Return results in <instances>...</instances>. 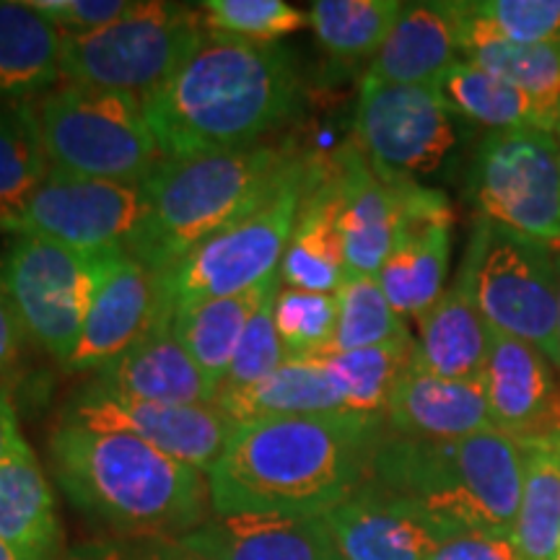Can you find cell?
<instances>
[{
    "mask_svg": "<svg viewBox=\"0 0 560 560\" xmlns=\"http://www.w3.org/2000/svg\"><path fill=\"white\" fill-rule=\"evenodd\" d=\"M387 433L384 416L359 412L240 423L208 472L210 509L215 516L319 520L366 486Z\"/></svg>",
    "mask_w": 560,
    "mask_h": 560,
    "instance_id": "6da1fadb",
    "label": "cell"
},
{
    "mask_svg": "<svg viewBox=\"0 0 560 560\" xmlns=\"http://www.w3.org/2000/svg\"><path fill=\"white\" fill-rule=\"evenodd\" d=\"M299 104L289 50L208 34L143 112L164 159H195L262 143Z\"/></svg>",
    "mask_w": 560,
    "mask_h": 560,
    "instance_id": "7a4b0ae2",
    "label": "cell"
},
{
    "mask_svg": "<svg viewBox=\"0 0 560 560\" xmlns=\"http://www.w3.org/2000/svg\"><path fill=\"white\" fill-rule=\"evenodd\" d=\"M50 454L68 499L130 540L179 537L210 520L208 475L128 433L62 420Z\"/></svg>",
    "mask_w": 560,
    "mask_h": 560,
    "instance_id": "3957f363",
    "label": "cell"
},
{
    "mask_svg": "<svg viewBox=\"0 0 560 560\" xmlns=\"http://www.w3.org/2000/svg\"><path fill=\"white\" fill-rule=\"evenodd\" d=\"M369 482L412 503L446 537L462 532L514 537L524 488V441L499 429L457 441L387 433Z\"/></svg>",
    "mask_w": 560,
    "mask_h": 560,
    "instance_id": "277c9868",
    "label": "cell"
},
{
    "mask_svg": "<svg viewBox=\"0 0 560 560\" xmlns=\"http://www.w3.org/2000/svg\"><path fill=\"white\" fill-rule=\"evenodd\" d=\"M293 143H270L195 159H164L143 182L145 219L128 255L164 272L215 231L260 206L296 156Z\"/></svg>",
    "mask_w": 560,
    "mask_h": 560,
    "instance_id": "5b68a950",
    "label": "cell"
},
{
    "mask_svg": "<svg viewBox=\"0 0 560 560\" xmlns=\"http://www.w3.org/2000/svg\"><path fill=\"white\" fill-rule=\"evenodd\" d=\"M34 115L52 170L143 185L164 161L143 102L120 91L60 83L34 102Z\"/></svg>",
    "mask_w": 560,
    "mask_h": 560,
    "instance_id": "8992f818",
    "label": "cell"
},
{
    "mask_svg": "<svg viewBox=\"0 0 560 560\" xmlns=\"http://www.w3.org/2000/svg\"><path fill=\"white\" fill-rule=\"evenodd\" d=\"M312 170V153L299 151L260 206L215 231L170 270L159 272L172 310L206 299L236 296L278 276Z\"/></svg>",
    "mask_w": 560,
    "mask_h": 560,
    "instance_id": "52a82bcc",
    "label": "cell"
},
{
    "mask_svg": "<svg viewBox=\"0 0 560 560\" xmlns=\"http://www.w3.org/2000/svg\"><path fill=\"white\" fill-rule=\"evenodd\" d=\"M208 30L200 5L138 0L128 16L62 37V83L120 91L145 102L192 58Z\"/></svg>",
    "mask_w": 560,
    "mask_h": 560,
    "instance_id": "ba28073f",
    "label": "cell"
},
{
    "mask_svg": "<svg viewBox=\"0 0 560 560\" xmlns=\"http://www.w3.org/2000/svg\"><path fill=\"white\" fill-rule=\"evenodd\" d=\"M117 255L122 252L91 255L34 234H16L0 260V278L21 330L62 366L81 338L91 301Z\"/></svg>",
    "mask_w": 560,
    "mask_h": 560,
    "instance_id": "9c48e42d",
    "label": "cell"
},
{
    "mask_svg": "<svg viewBox=\"0 0 560 560\" xmlns=\"http://www.w3.org/2000/svg\"><path fill=\"white\" fill-rule=\"evenodd\" d=\"M467 138V122L436 86H405L363 75L353 140L387 179L429 182L446 172Z\"/></svg>",
    "mask_w": 560,
    "mask_h": 560,
    "instance_id": "30bf717a",
    "label": "cell"
},
{
    "mask_svg": "<svg viewBox=\"0 0 560 560\" xmlns=\"http://www.w3.org/2000/svg\"><path fill=\"white\" fill-rule=\"evenodd\" d=\"M470 187L480 219L560 260V145L550 130L488 132L475 149Z\"/></svg>",
    "mask_w": 560,
    "mask_h": 560,
    "instance_id": "8fae6325",
    "label": "cell"
},
{
    "mask_svg": "<svg viewBox=\"0 0 560 560\" xmlns=\"http://www.w3.org/2000/svg\"><path fill=\"white\" fill-rule=\"evenodd\" d=\"M482 221L475 296L488 327L542 350L558 366V265L550 249Z\"/></svg>",
    "mask_w": 560,
    "mask_h": 560,
    "instance_id": "7c38bea8",
    "label": "cell"
},
{
    "mask_svg": "<svg viewBox=\"0 0 560 560\" xmlns=\"http://www.w3.org/2000/svg\"><path fill=\"white\" fill-rule=\"evenodd\" d=\"M143 185L86 179L60 170L47 172L26 210L21 234L104 255L128 252L145 219Z\"/></svg>",
    "mask_w": 560,
    "mask_h": 560,
    "instance_id": "4fadbf2b",
    "label": "cell"
},
{
    "mask_svg": "<svg viewBox=\"0 0 560 560\" xmlns=\"http://www.w3.org/2000/svg\"><path fill=\"white\" fill-rule=\"evenodd\" d=\"M66 423L128 433L202 475L219 465L236 423L219 402H145L89 387L68 408Z\"/></svg>",
    "mask_w": 560,
    "mask_h": 560,
    "instance_id": "5bb4252c",
    "label": "cell"
},
{
    "mask_svg": "<svg viewBox=\"0 0 560 560\" xmlns=\"http://www.w3.org/2000/svg\"><path fill=\"white\" fill-rule=\"evenodd\" d=\"M392 185L400 202V229L376 280L392 310L418 322L446 289L454 215L444 192L408 179H392Z\"/></svg>",
    "mask_w": 560,
    "mask_h": 560,
    "instance_id": "9a60e30c",
    "label": "cell"
},
{
    "mask_svg": "<svg viewBox=\"0 0 560 560\" xmlns=\"http://www.w3.org/2000/svg\"><path fill=\"white\" fill-rule=\"evenodd\" d=\"M170 312L172 304L166 301L159 272L122 252L104 272L66 369L94 374L107 369L138 346Z\"/></svg>",
    "mask_w": 560,
    "mask_h": 560,
    "instance_id": "2e32d148",
    "label": "cell"
},
{
    "mask_svg": "<svg viewBox=\"0 0 560 560\" xmlns=\"http://www.w3.org/2000/svg\"><path fill=\"white\" fill-rule=\"evenodd\" d=\"M482 371L490 420L520 441L560 436L558 369L542 350L511 335L490 330Z\"/></svg>",
    "mask_w": 560,
    "mask_h": 560,
    "instance_id": "e0dca14e",
    "label": "cell"
},
{
    "mask_svg": "<svg viewBox=\"0 0 560 560\" xmlns=\"http://www.w3.org/2000/svg\"><path fill=\"white\" fill-rule=\"evenodd\" d=\"M482 247V221L478 219L467 244L457 278L446 285L436 304L418 319L412 363L446 380H482L490 353V327L475 296V272Z\"/></svg>",
    "mask_w": 560,
    "mask_h": 560,
    "instance_id": "ac0fdd59",
    "label": "cell"
},
{
    "mask_svg": "<svg viewBox=\"0 0 560 560\" xmlns=\"http://www.w3.org/2000/svg\"><path fill=\"white\" fill-rule=\"evenodd\" d=\"M342 560H429L446 535L412 503L366 482L322 516Z\"/></svg>",
    "mask_w": 560,
    "mask_h": 560,
    "instance_id": "d6986e66",
    "label": "cell"
},
{
    "mask_svg": "<svg viewBox=\"0 0 560 560\" xmlns=\"http://www.w3.org/2000/svg\"><path fill=\"white\" fill-rule=\"evenodd\" d=\"M340 192V242L346 268L376 276L395 247L400 229V202L392 179L369 164L355 140L335 153Z\"/></svg>",
    "mask_w": 560,
    "mask_h": 560,
    "instance_id": "ffe728a7",
    "label": "cell"
},
{
    "mask_svg": "<svg viewBox=\"0 0 560 560\" xmlns=\"http://www.w3.org/2000/svg\"><path fill=\"white\" fill-rule=\"evenodd\" d=\"M387 429L395 436L457 441L493 429L482 380H446L410 363L392 389Z\"/></svg>",
    "mask_w": 560,
    "mask_h": 560,
    "instance_id": "44dd1931",
    "label": "cell"
},
{
    "mask_svg": "<svg viewBox=\"0 0 560 560\" xmlns=\"http://www.w3.org/2000/svg\"><path fill=\"white\" fill-rule=\"evenodd\" d=\"M174 310L128 353L96 371L91 387L109 395L145 402L208 405L219 402V384H213L177 340L172 325Z\"/></svg>",
    "mask_w": 560,
    "mask_h": 560,
    "instance_id": "7402d4cb",
    "label": "cell"
},
{
    "mask_svg": "<svg viewBox=\"0 0 560 560\" xmlns=\"http://www.w3.org/2000/svg\"><path fill=\"white\" fill-rule=\"evenodd\" d=\"M340 192L332 156H314V170L278 278L289 289L335 293L346 278L340 242Z\"/></svg>",
    "mask_w": 560,
    "mask_h": 560,
    "instance_id": "603a6c76",
    "label": "cell"
},
{
    "mask_svg": "<svg viewBox=\"0 0 560 560\" xmlns=\"http://www.w3.org/2000/svg\"><path fill=\"white\" fill-rule=\"evenodd\" d=\"M179 540L208 560H342L322 516H210Z\"/></svg>",
    "mask_w": 560,
    "mask_h": 560,
    "instance_id": "cb8c5ba5",
    "label": "cell"
},
{
    "mask_svg": "<svg viewBox=\"0 0 560 560\" xmlns=\"http://www.w3.org/2000/svg\"><path fill=\"white\" fill-rule=\"evenodd\" d=\"M457 3L418 0L402 3L382 50L369 62V79L405 86H436L454 62H459Z\"/></svg>",
    "mask_w": 560,
    "mask_h": 560,
    "instance_id": "d4e9b609",
    "label": "cell"
},
{
    "mask_svg": "<svg viewBox=\"0 0 560 560\" xmlns=\"http://www.w3.org/2000/svg\"><path fill=\"white\" fill-rule=\"evenodd\" d=\"M462 58L490 75L522 89L535 102L545 128L560 120V45H516L475 16L470 3H457Z\"/></svg>",
    "mask_w": 560,
    "mask_h": 560,
    "instance_id": "484cf974",
    "label": "cell"
},
{
    "mask_svg": "<svg viewBox=\"0 0 560 560\" xmlns=\"http://www.w3.org/2000/svg\"><path fill=\"white\" fill-rule=\"evenodd\" d=\"M62 37L26 0H0V102H37L60 86Z\"/></svg>",
    "mask_w": 560,
    "mask_h": 560,
    "instance_id": "4316f807",
    "label": "cell"
},
{
    "mask_svg": "<svg viewBox=\"0 0 560 560\" xmlns=\"http://www.w3.org/2000/svg\"><path fill=\"white\" fill-rule=\"evenodd\" d=\"M60 540L52 488L34 452L26 450L0 467V542L24 560H52Z\"/></svg>",
    "mask_w": 560,
    "mask_h": 560,
    "instance_id": "83f0119b",
    "label": "cell"
},
{
    "mask_svg": "<svg viewBox=\"0 0 560 560\" xmlns=\"http://www.w3.org/2000/svg\"><path fill=\"white\" fill-rule=\"evenodd\" d=\"M219 405L236 425L262 418L346 412L338 384L332 382L319 355L285 359L283 366L257 382L255 387L221 395Z\"/></svg>",
    "mask_w": 560,
    "mask_h": 560,
    "instance_id": "f1b7e54d",
    "label": "cell"
},
{
    "mask_svg": "<svg viewBox=\"0 0 560 560\" xmlns=\"http://www.w3.org/2000/svg\"><path fill=\"white\" fill-rule=\"evenodd\" d=\"M278 283V276L249 289L236 296H219L206 299L198 304L177 306L172 314V325L177 340L185 346L190 359L198 363V369L208 376L210 382L219 384L226 380L231 359L244 330H247L252 314L262 304L272 285Z\"/></svg>",
    "mask_w": 560,
    "mask_h": 560,
    "instance_id": "f546056e",
    "label": "cell"
},
{
    "mask_svg": "<svg viewBox=\"0 0 560 560\" xmlns=\"http://www.w3.org/2000/svg\"><path fill=\"white\" fill-rule=\"evenodd\" d=\"M50 172L34 102H0V231L21 234L34 192Z\"/></svg>",
    "mask_w": 560,
    "mask_h": 560,
    "instance_id": "4dcf8cb0",
    "label": "cell"
},
{
    "mask_svg": "<svg viewBox=\"0 0 560 560\" xmlns=\"http://www.w3.org/2000/svg\"><path fill=\"white\" fill-rule=\"evenodd\" d=\"M514 545L520 560H560V436L524 441Z\"/></svg>",
    "mask_w": 560,
    "mask_h": 560,
    "instance_id": "1f68e13d",
    "label": "cell"
},
{
    "mask_svg": "<svg viewBox=\"0 0 560 560\" xmlns=\"http://www.w3.org/2000/svg\"><path fill=\"white\" fill-rule=\"evenodd\" d=\"M436 91L454 115L490 132L524 128L548 130L535 102L522 89L465 60L454 62L446 70L444 79L436 83Z\"/></svg>",
    "mask_w": 560,
    "mask_h": 560,
    "instance_id": "d6a6232c",
    "label": "cell"
},
{
    "mask_svg": "<svg viewBox=\"0 0 560 560\" xmlns=\"http://www.w3.org/2000/svg\"><path fill=\"white\" fill-rule=\"evenodd\" d=\"M416 355V338L359 350L319 353L332 382L338 384L346 412L384 416L389 395Z\"/></svg>",
    "mask_w": 560,
    "mask_h": 560,
    "instance_id": "836d02e7",
    "label": "cell"
},
{
    "mask_svg": "<svg viewBox=\"0 0 560 560\" xmlns=\"http://www.w3.org/2000/svg\"><path fill=\"white\" fill-rule=\"evenodd\" d=\"M397 0H317L310 26L330 58L340 62L374 60L400 16Z\"/></svg>",
    "mask_w": 560,
    "mask_h": 560,
    "instance_id": "e575fe53",
    "label": "cell"
},
{
    "mask_svg": "<svg viewBox=\"0 0 560 560\" xmlns=\"http://www.w3.org/2000/svg\"><path fill=\"white\" fill-rule=\"evenodd\" d=\"M338 325L330 350H359L410 340L412 332L400 314L392 310L376 276L346 270L335 291Z\"/></svg>",
    "mask_w": 560,
    "mask_h": 560,
    "instance_id": "d590c367",
    "label": "cell"
},
{
    "mask_svg": "<svg viewBox=\"0 0 560 560\" xmlns=\"http://www.w3.org/2000/svg\"><path fill=\"white\" fill-rule=\"evenodd\" d=\"M200 9L208 34L255 45H276L310 26V13L283 0H206Z\"/></svg>",
    "mask_w": 560,
    "mask_h": 560,
    "instance_id": "8d00e7d4",
    "label": "cell"
},
{
    "mask_svg": "<svg viewBox=\"0 0 560 560\" xmlns=\"http://www.w3.org/2000/svg\"><path fill=\"white\" fill-rule=\"evenodd\" d=\"M272 319L289 359L327 353L338 325L335 293L301 291L280 283L272 301Z\"/></svg>",
    "mask_w": 560,
    "mask_h": 560,
    "instance_id": "74e56055",
    "label": "cell"
},
{
    "mask_svg": "<svg viewBox=\"0 0 560 560\" xmlns=\"http://www.w3.org/2000/svg\"><path fill=\"white\" fill-rule=\"evenodd\" d=\"M280 289L278 283L272 285L268 296L262 299V304L257 306V312L252 314L247 330H244L240 348H236L234 359H231L226 380L221 382L219 397L229 395V392H240L247 387H255L257 382H262L265 376H270L272 371L280 369L285 363V348L278 338L276 319H272V301Z\"/></svg>",
    "mask_w": 560,
    "mask_h": 560,
    "instance_id": "f35d334b",
    "label": "cell"
},
{
    "mask_svg": "<svg viewBox=\"0 0 560 560\" xmlns=\"http://www.w3.org/2000/svg\"><path fill=\"white\" fill-rule=\"evenodd\" d=\"M475 16L516 45H560V0H482Z\"/></svg>",
    "mask_w": 560,
    "mask_h": 560,
    "instance_id": "ab89813d",
    "label": "cell"
},
{
    "mask_svg": "<svg viewBox=\"0 0 560 560\" xmlns=\"http://www.w3.org/2000/svg\"><path fill=\"white\" fill-rule=\"evenodd\" d=\"M62 34H89L115 24L136 9V0H26Z\"/></svg>",
    "mask_w": 560,
    "mask_h": 560,
    "instance_id": "60d3db41",
    "label": "cell"
},
{
    "mask_svg": "<svg viewBox=\"0 0 560 560\" xmlns=\"http://www.w3.org/2000/svg\"><path fill=\"white\" fill-rule=\"evenodd\" d=\"M429 560H520L514 537L462 532L436 545Z\"/></svg>",
    "mask_w": 560,
    "mask_h": 560,
    "instance_id": "b9f144b4",
    "label": "cell"
},
{
    "mask_svg": "<svg viewBox=\"0 0 560 560\" xmlns=\"http://www.w3.org/2000/svg\"><path fill=\"white\" fill-rule=\"evenodd\" d=\"M24 340L26 335L21 330V322L16 317V312H13L9 291H5L3 278H0V384L16 371Z\"/></svg>",
    "mask_w": 560,
    "mask_h": 560,
    "instance_id": "7bdbcfd3",
    "label": "cell"
},
{
    "mask_svg": "<svg viewBox=\"0 0 560 560\" xmlns=\"http://www.w3.org/2000/svg\"><path fill=\"white\" fill-rule=\"evenodd\" d=\"M52 560H138L136 540L125 537H104V540H89L75 548L62 550Z\"/></svg>",
    "mask_w": 560,
    "mask_h": 560,
    "instance_id": "ee69618b",
    "label": "cell"
},
{
    "mask_svg": "<svg viewBox=\"0 0 560 560\" xmlns=\"http://www.w3.org/2000/svg\"><path fill=\"white\" fill-rule=\"evenodd\" d=\"M26 450H32V446L26 444L24 433H21L19 416L9 389H0V467L9 465L11 459H16Z\"/></svg>",
    "mask_w": 560,
    "mask_h": 560,
    "instance_id": "f6af8a7d",
    "label": "cell"
},
{
    "mask_svg": "<svg viewBox=\"0 0 560 560\" xmlns=\"http://www.w3.org/2000/svg\"><path fill=\"white\" fill-rule=\"evenodd\" d=\"M136 552L138 560H208L187 548L179 537H140Z\"/></svg>",
    "mask_w": 560,
    "mask_h": 560,
    "instance_id": "bcb514c9",
    "label": "cell"
},
{
    "mask_svg": "<svg viewBox=\"0 0 560 560\" xmlns=\"http://www.w3.org/2000/svg\"><path fill=\"white\" fill-rule=\"evenodd\" d=\"M0 560H24V558H21L16 550H11L5 542H0Z\"/></svg>",
    "mask_w": 560,
    "mask_h": 560,
    "instance_id": "7dc6e473",
    "label": "cell"
},
{
    "mask_svg": "<svg viewBox=\"0 0 560 560\" xmlns=\"http://www.w3.org/2000/svg\"><path fill=\"white\" fill-rule=\"evenodd\" d=\"M558 265V371H560V260H556Z\"/></svg>",
    "mask_w": 560,
    "mask_h": 560,
    "instance_id": "c3c4849f",
    "label": "cell"
},
{
    "mask_svg": "<svg viewBox=\"0 0 560 560\" xmlns=\"http://www.w3.org/2000/svg\"><path fill=\"white\" fill-rule=\"evenodd\" d=\"M558 145H560V120H558Z\"/></svg>",
    "mask_w": 560,
    "mask_h": 560,
    "instance_id": "681fc988",
    "label": "cell"
}]
</instances>
